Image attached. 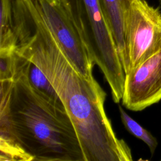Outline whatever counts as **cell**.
<instances>
[{"mask_svg":"<svg viewBox=\"0 0 161 161\" xmlns=\"http://www.w3.org/2000/svg\"><path fill=\"white\" fill-rule=\"evenodd\" d=\"M125 74L161 49V11L145 0H127L124 13Z\"/></svg>","mask_w":161,"mask_h":161,"instance_id":"obj_4","label":"cell"},{"mask_svg":"<svg viewBox=\"0 0 161 161\" xmlns=\"http://www.w3.org/2000/svg\"><path fill=\"white\" fill-rule=\"evenodd\" d=\"M126 1L127 0H99L103 14L114 38L123 67L125 62L124 13Z\"/></svg>","mask_w":161,"mask_h":161,"instance_id":"obj_7","label":"cell"},{"mask_svg":"<svg viewBox=\"0 0 161 161\" xmlns=\"http://www.w3.org/2000/svg\"><path fill=\"white\" fill-rule=\"evenodd\" d=\"M0 82L1 161H84L62 103L31 84L23 57L13 79Z\"/></svg>","mask_w":161,"mask_h":161,"instance_id":"obj_2","label":"cell"},{"mask_svg":"<svg viewBox=\"0 0 161 161\" xmlns=\"http://www.w3.org/2000/svg\"><path fill=\"white\" fill-rule=\"evenodd\" d=\"M15 0H1L0 50H14L18 40L13 29V4Z\"/></svg>","mask_w":161,"mask_h":161,"instance_id":"obj_8","label":"cell"},{"mask_svg":"<svg viewBox=\"0 0 161 161\" xmlns=\"http://www.w3.org/2000/svg\"><path fill=\"white\" fill-rule=\"evenodd\" d=\"M24 59L27 75L31 84L52 99L62 102L54 87L40 69L31 61L25 58Z\"/></svg>","mask_w":161,"mask_h":161,"instance_id":"obj_9","label":"cell"},{"mask_svg":"<svg viewBox=\"0 0 161 161\" xmlns=\"http://www.w3.org/2000/svg\"><path fill=\"white\" fill-rule=\"evenodd\" d=\"M17 62L15 51H0V80L13 79Z\"/></svg>","mask_w":161,"mask_h":161,"instance_id":"obj_11","label":"cell"},{"mask_svg":"<svg viewBox=\"0 0 161 161\" xmlns=\"http://www.w3.org/2000/svg\"><path fill=\"white\" fill-rule=\"evenodd\" d=\"M47 21L57 42L79 72L89 80L94 63L79 31L62 0H38Z\"/></svg>","mask_w":161,"mask_h":161,"instance_id":"obj_5","label":"cell"},{"mask_svg":"<svg viewBox=\"0 0 161 161\" xmlns=\"http://www.w3.org/2000/svg\"><path fill=\"white\" fill-rule=\"evenodd\" d=\"M80 3L79 34L91 59L102 71L114 102L118 103L123 94L125 73L111 31L99 0H80Z\"/></svg>","mask_w":161,"mask_h":161,"instance_id":"obj_3","label":"cell"},{"mask_svg":"<svg viewBox=\"0 0 161 161\" xmlns=\"http://www.w3.org/2000/svg\"><path fill=\"white\" fill-rule=\"evenodd\" d=\"M161 100V49L125 74L122 104L138 111Z\"/></svg>","mask_w":161,"mask_h":161,"instance_id":"obj_6","label":"cell"},{"mask_svg":"<svg viewBox=\"0 0 161 161\" xmlns=\"http://www.w3.org/2000/svg\"><path fill=\"white\" fill-rule=\"evenodd\" d=\"M160 1H161V0H160Z\"/></svg>","mask_w":161,"mask_h":161,"instance_id":"obj_14","label":"cell"},{"mask_svg":"<svg viewBox=\"0 0 161 161\" xmlns=\"http://www.w3.org/2000/svg\"><path fill=\"white\" fill-rule=\"evenodd\" d=\"M118 109L121 122L125 128L131 135L145 143L148 147L152 155H153L158 145L156 138L129 116L121 106H118Z\"/></svg>","mask_w":161,"mask_h":161,"instance_id":"obj_10","label":"cell"},{"mask_svg":"<svg viewBox=\"0 0 161 161\" xmlns=\"http://www.w3.org/2000/svg\"><path fill=\"white\" fill-rule=\"evenodd\" d=\"M160 160H161V159H160Z\"/></svg>","mask_w":161,"mask_h":161,"instance_id":"obj_13","label":"cell"},{"mask_svg":"<svg viewBox=\"0 0 161 161\" xmlns=\"http://www.w3.org/2000/svg\"><path fill=\"white\" fill-rule=\"evenodd\" d=\"M67 10L73 19L78 31L82 19L80 0H62Z\"/></svg>","mask_w":161,"mask_h":161,"instance_id":"obj_12","label":"cell"},{"mask_svg":"<svg viewBox=\"0 0 161 161\" xmlns=\"http://www.w3.org/2000/svg\"><path fill=\"white\" fill-rule=\"evenodd\" d=\"M13 30L16 53L38 66L58 94L77 132L84 161H131V149L117 137L106 115V94L68 58L38 0L15 1Z\"/></svg>","mask_w":161,"mask_h":161,"instance_id":"obj_1","label":"cell"}]
</instances>
